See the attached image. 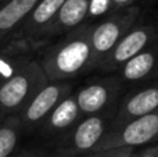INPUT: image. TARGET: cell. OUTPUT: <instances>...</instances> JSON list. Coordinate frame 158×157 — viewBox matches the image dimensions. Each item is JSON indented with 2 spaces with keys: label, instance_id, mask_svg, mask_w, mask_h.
Here are the masks:
<instances>
[{
  "label": "cell",
  "instance_id": "6da1fadb",
  "mask_svg": "<svg viewBox=\"0 0 158 157\" xmlns=\"http://www.w3.org/2000/svg\"><path fill=\"white\" fill-rule=\"evenodd\" d=\"M92 28L93 22H85L46 47L38 61L49 81H67L92 71Z\"/></svg>",
  "mask_w": 158,
  "mask_h": 157
},
{
  "label": "cell",
  "instance_id": "7a4b0ae2",
  "mask_svg": "<svg viewBox=\"0 0 158 157\" xmlns=\"http://www.w3.org/2000/svg\"><path fill=\"white\" fill-rule=\"evenodd\" d=\"M47 82L49 78L40 63L31 58L10 79L0 85V110L6 116L17 114Z\"/></svg>",
  "mask_w": 158,
  "mask_h": 157
},
{
  "label": "cell",
  "instance_id": "3957f363",
  "mask_svg": "<svg viewBox=\"0 0 158 157\" xmlns=\"http://www.w3.org/2000/svg\"><path fill=\"white\" fill-rule=\"evenodd\" d=\"M142 10L139 6H129L121 10L107 14L101 21L93 22L92 28V47L93 66L92 71L97 70L106 56L114 49V46L126 35L133 25L139 22Z\"/></svg>",
  "mask_w": 158,
  "mask_h": 157
},
{
  "label": "cell",
  "instance_id": "277c9868",
  "mask_svg": "<svg viewBox=\"0 0 158 157\" xmlns=\"http://www.w3.org/2000/svg\"><path fill=\"white\" fill-rule=\"evenodd\" d=\"M115 110L83 116L79 122L58 142V153L64 157H75L93 152L111 127Z\"/></svg>",
  "mask_w": 158,
  "mask_h": 157
},
{
  "label": "cell",
  "instance_id": "5b68a950",
  "mask_svg": "<svg viewBox=\"0 0 158 157\" xmlns=\"http://www.w3.org/2000/svg\"><path fill=\"white\" fill-rule=\"evenodd\" d=\"M65 0H40L7 45L18 52L32 53L43 47V36L54 22Z\"/></svg>",
  "mask_w": 158,
  "mask_h": 157
},
{
  "label": "cell",
  "instance_id": "8992f818",
  "mask_svg": "<svg viewBox=\"0 0 158 157\" xmlns=\"http://www.w3.org/2000/svg\"><path fill=\"white\" fill-rule=\"evenodd\" d=\"M156 141H158V110L137 117L119 127H111L93 152L144 146Z\"/></svg>",
  "mask_w": 158,
  "mask_h": 157
},
{
  "label": "cell",
  "instance_id": "52a82bcc",
  "mask_svg": "<svg viewBox=\"0 0 158 157\" xmlns=\"http://www.w3.org/2000/svg\"><path fill=\"white\" fill-rule=\"evenodd\" d=\"M72 92V85L67 81H49L21 110L17 113L21 121L22 132L29 134L40 128L53 108Z\"/></svg>",
  "mask_w": 158,
  "mask_h": 157
},
{
  "label": "cell",
  "instance_id": "ba28073f",
  "mask_svg": "<svg viewBox=\"0 0 158 157\" xmlns=\"http://www.w3.org/2000/svg\"><path fill=\"white\" fill-rule=\"evenodd\" d=\"M158 40V27L154 24H139L131 28L126 35L114 46V49L106 56L98 71L112 72L118 71L132 57Z\"/></svg>",
  "mask_w": 158,
  "mask_h": 157
},
{
  "label": "cell",
  "instance_id": "9c48e42d",
  "mask_svg": "<svg viewBox=\"0 0 158 157\" xmlns=\"http://www.w3.org/2000/svg\"><path fill=\"white\" fill-rule=\"evenodd\" d=\"M123 82L121 78H101L86 83L75 92L78 106L83 116L117 110Z\"/></svg>",
  "mask_w": 158,
  "mask_h": 157
},
{
  "label": "cell",
  "instance_id": "30bf717a",
  "mask_svg": "<svg viewBox=\"0 0 158 157\" xmlns=\"http://www.w3.org/2000/svg\"><path fill=\"white\" fill-rule=\"evenodd\" d=\"M156 110H158V79L150 81L137 91L125 93L121 97L111 127H119Z\"/></svg>",
  "mask_w": 158,
  "mask_h": 157
},
{
  "label": "cell",
  "instance_id": "8fae6325",
  "mask_svg": "<svg viewBox=\"0 0 158 157\" xmlns=\"http://www.w3.org/2000/svg\"><path fill=\"white\" fill-rule=\"evenodd\" d=\"M82 117L83 114L78 106L75 92H71L53 108L39 129L47 138H56L60 141L78 124Z\"/></svg>",
  "mask_w": 158,
  "mask_h": 157
},
{
  "label": "cell",
  "instance_id": "7c38bea8",
  "mask_svg": "<svg viewBox=\"0 0 158 157\" xmlns=\"http://www.w3.org/2000/svg\"><path fill=\"white\" fill-rule=\"evenodd\" d=\"M118 72L123 83H142L158 79V40L128 60Z\"/></svg>",
  "mask_w": 158,
  "mask_h": 157
},
{
  "label": "cell",
  "instance_id": "4fadbf2b",
  "mask_svg": "<svg viewBox=\"0 0 158 157\" xmlns=\"http://www.w3.org/2000/svg\"><path fill=\"white\" fill-rule=\"evenodd\" d=\"M90 8V0H65L61 6L52 27L43 36V46H46L53 38L71 32L79 25L87 21Z\"/></svg>",
  "mask_w": 158,
  "mask_h": 157
},
{
  "label": "cell",
  "instance_id": "5bb4252c",
  "mask_svg": "<svg viewBox=\"0 0 158 157\" xmlns=\"http://www.w3.org/2000/svg\"><path fill=\"white\" fill-rule=\"evenodd\" d=\"M40 0H7L0 4V49L10 42Z\"/></svg>",
  "mask_w": 158,
  "mask_h": 157
},
{
  "label": "cell",
  "instance_id": "9a60e30c",
  "mask_svg": "<svg viewBox=\"0 0 158 157\" xmlns=\"http://www.w3.org/2000/svg\"><path fill=\"white\" fill-rule=\"evenodd\" d=\"M24 135L17 114L7 116L0 124V157H11L18 147L19 139Z\"/></svg>",
  "mask_w": 158,
  "mask_h": 157
},
{
  "label": "cell",
  "instance_id": "2e32d148",
  "mask_svg": "<svg viewBox=\"0 0 158 157\" xmlns=\"http://www.w3.org/2000/svg\"><path fill=\"white\" fill-rule=\"evenodd\" d=\"M31 60V53L18 52L10 46L0 49V85L10 79Z\"/></svg>",
  "mask_w": 158,
  "mask_h": 157
},
{
  "label": "cell",
  "instance_id": "e0dca14e",
  "mask_svg": "<svg viewBox=\"0 0 158 157\" xmlns=\"http://www.w3.org/2000/svg\"><path fill=\"white\" fill-rule=\"evenodd\" d=\"M87 157H137L135 147H115V149L100 150V152H92Z\"/></svg>",
  "mask_w": 158,
  "mask_h": 157
},
{
  "label": "cell",
  "instance_id": "ac0fdd59",
  "mask_svg": "<svg viewBox=\"0 0 158 157\" xmlns=\"http://www.w3.org/2000/svg\"><path fill=\"white\" fill-rule=\"evenodd\" d=\"M11 157H64L60 153L57 155H50V153L43 152H21V153H14Z\"/></svg>",
  "mask_w": 158,
  "mask_h": 157
},
{
  "label": "cell",
  "instance_id": "d6986e66",
  "mask_svg": "<svg viewBox=\"0 0 158 157\" xmlns=\"http://www.w3.org/2000/svg\"><path fill=\"white\" fill-rule=\"evenodd\" d=\"M136 2L137 0H110V3H111V13L121 10V8L129 7V6H135Z\"/></svg>",
  "mask_w": 158,
  "mask_h": 157
},
{
  "label": "cell",
  "instance_id": "ffe728a7",
  "mask_svg": "<svg viewBox=\"0 0 158 157\" xmlns=\"http://www.w3.org/2000/svg\"><path fill=\"white\" fill-rule=\"evenodd\" d=\"M137 157H158V146L150 147V149L144 150L143 153H139Z\"/></svg>",
  "mask_w": 158,
  "mask_h": 157
},
{
  "label": "cell",
  "instance_id": "44dd1931",
  "mask_svg": "<svg viewBox=\"0 0 158 157\" xmlns=\"http://www.w3.org/2000/svg\"><path fill=\"white\" fill-rule=\"evenodd\" d=\"M6 117H7V116H6V114H4V113H3V111H2V110H0V124H2V122H3V120H4V118H6Z\"/></svg>",
  "mask_w": 158,
  "mask_h": 157
},
{
  "label": "cell",
  "instance_id": "7402d4cb",
  "mask_svg": "<svg viewBox=\"0 0 158 157\" xmlns=\"http://www.w3.org/2000/svg\"><path fill=\"white\" fill-rule=\"evenodd\" d=\"M4 2H7V0H0V4H2V3H4Z\"/></svg>",
  "mask_w": 158,
  "mask_h": 157
}]
</instances>
